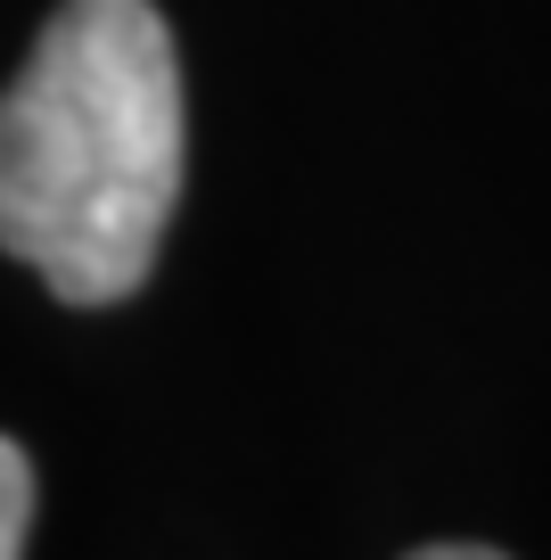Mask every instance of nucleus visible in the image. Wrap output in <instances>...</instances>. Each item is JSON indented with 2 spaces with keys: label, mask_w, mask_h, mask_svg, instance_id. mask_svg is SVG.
Returning a JSON list of instances; mask_svg holds the SVG:
<instances>
[{
  "label": "nucleus",
  "mask_w": 551,
  "mask_h": 560,
  "mask_svg": "<svg viewBox=\"0 0 551 560\" xmlns=\"http://www.w3.org/2000/svg\"><path fill=\"white\" fill-rule=\"evenodd\" d=\"M181 207V58L156 0H58L0 91V247L67 305L149 280Z\"/></svg>",
  "instance_id": "1"
},
{
  "label": "nucleus",
  "mask_w": 551,
  "mask_h": 560,
  "mask_svg": "<svg viewBox=\"0 0 551 560\" xmlns=\"http://www.w3.org/2000/svg\"><path fill=\"white\" fill-rule=\"evenodd\" d=\"M25 520H34V462H25V445L0 438V560L25 552Z\"/></svg>",
  "instance_id": "2"
},
{
  "label": "nucleus",
  "mask_w": 551,
  "mask_h": 560,
  "mask_svg": "<svg viewBox=\"0 0 551 560\" xmlns=\"http://www.w3.org/2000/svg\"><path fill=\"white\" fill-rule=\"evenodd\" d=\"M412 560H502V552H485V544H429V552H412Z\"/></svg>",
  "instance_id": "3"
}]
</instances>
